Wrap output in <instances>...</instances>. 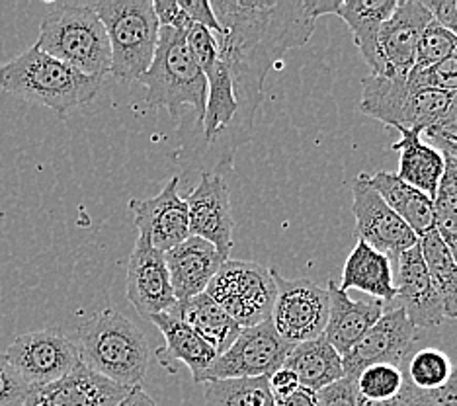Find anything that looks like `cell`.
Here are the masks:
<instances>
[{
  "label": "cell",
  "instance_id": "1",
  "mask_svg": "<svg viewBox=\"0 0 457 406\" xmlns=\"http://www.w3.org/2000/svg\"><path fill=\"white\" fill-rule=\"evenodd\" d=\"M221 34L215 36L233 79L237 116L248 129L264 100V80L286 51L303 47L317 20L305 0H210Z\"/></svg>",
  "mask_w": 457,
  "mask_h": 406
},
{
  "label": "cell",
  "instance_id": "2",
  "mask_svg": "<svg viewBox=\"0 0 457 406\" xmlns=\"http://www.w3.org/2000/svg\"><path fill=\"white\" fill-rule=\"evenodd\" d=\"M102 79L88 77L67 62L44 54L37 46L0 65V88L65 116L96 98Z\"/></svg>",
  "mask_w": 457,
  "mask_h": 406
},
{
  "label": "cell",
  "instance_id": "3",
  "mask_svg": "<svg viewBox=\"0 0 457 406\" xmlns=\"http://www.w3.org/2000/svg\"><path fill=\"white\" fill-rule=\"evenodd\" d=\"M80 360L121 387H139L149 368V344L137 325L106 309L79 327Z\"/></svg>",
  "mask_w": 457,
  "mask_h": 406
},
{
  "label": "cell",
  "instance_id": "4",
  "mask_svg": "<svg viewBox=\"0 0 457 406\" xmlns=\"http://www.w3.org/2000/svg\"><path fill=\"white\" fill-rule=\"evenodd\" d=\"M186 31L188 29H159L157 51L139 82L147 88V108H166L174 120H179L180 110L190 106L195 112L197 125H202L207 104V80L188 47Z\"/></svg>",
  "mask_w": 457,
  "mask_h": 406
},
{
  "label": "cell",
  "instance_id": "5",
  "mask_svg": "<svg viewBox=\"0 0 457 406\" xmlns=\"http://www.w3.org/2000/svg\"><path fill=\"white\" fill-rule=\"evenodd\" d=\"M36 46L44 54L88 77L104 80L110 75L112 51L108 34L90 4H51L41 20Z\"/></svg>",
  "mask_w": 457,
  "mask_h": 406
},
{
  "label": "cell",
  "instance_id": "6",
  "mask_svg": "<svg viewBox=\"0 0 457 406\" xmlns=\"http://www.w3.org/2000/svg\"><path fill=\"white\" fill-rule=\"evenodd\" d=\"M106 28L112 69L120 82L139 80L151 67L159 44V20L153 0H102L90 4Z\"/></svg>",
  "mask_w": 457,
  "mask_h": 406
},
{
  "label": "cell",
  "instance_id": "7",
  "mask_svg": "<svg viewBox=\"0 0 457 406\" xmlns=\"http://www.w3.org/2000/svg\"><path fill=\"white\" fill-rule=\"evenodd\" d=\"M205 294L241 328L270 320L276 301L272 269L248 260H227L210 281Z\"/></svg>",
  "mask_w": 457,
  "mask_h": 406
},
{
  "label": "cell",
  "instance_id": "8",
  "mask_svg": "<svg viewBox=\"0 0 457 406\" xmlns=\"http://www.w3.org/2000/svg\"><path fill=\"white\" fill-rule=\"evenodd\" d=\"M272 278L276 301L270 320L278 335L292 346L323 336L330 307L327 287L311 279H287L278 269H272Z\"/></svg>",
  "mask_w": 457,
  "mask_h": 406
},
{
  "label": "cell",
  "instance_id": "9",
  "mask_svg": "<svg viewBox=\"0 0 457 406\" xmlns=\"http://www.w3.org/2000/svg\"><path fill=\"white\" fill-rule=\"evenodd\" d=\"M292 348V344L278 335L272 320L243 328L228 350L217 356L213 366L204 373L202 383L270 377L284 368Z\"/></svg>",
  "mask_w": 457,
  "mask_h": 406
},
{
  "label": "cell",
  "instance_id": "10",
  "mask_svg": "<svg viewBox=\"0 0 457 406\" xmlns=\"http://www.w3.org/2000/svg\"><path fill=\"white\" fill-rule=\"evenodd\" d=\"M352 187V211L356 217L358 241H363L378 253L386 254L391 264L397 266L404 250L419 244V236L412 228L395 213L386 200L373 190L368 182V174H360L350 182Z\"/></svg>",
  "mask_w": 457,
  "mask_h": 406
},
{
  "label": "cell",
  "instance_id": "11",
  "mask_svg": "<svg viewBox=\"0 0 457 406\" xmlns=\"http://www.w3.org/2000/svg\"><path fill=\"white\" fill-rule=\"evenodd\" d=\"M186 41L207 80V104L202 128L205 139L213 143L237 118L238 104L233 79L221 55L220 44L210 29L192 24L186 31Z\"/></svg>",
  "mask_w": 457,
  "mask_h": 406
},
{
  "label": "cell",
  "instance_id": "12",
  "mask_svg": "<svg viewBox=\"0 0 457 406\" xmlns=\"http://www.w3.org/2000/svg\"><path fill=\"white\" fill-rule=\"evenodd\" d=\"M4 353L29 387L63 379L82 363L77 342L54 328L28 332L14 338Z\"/></svg>",
  "mask_w": 457,
  "mask_h": 406
},
{
  "label": "cell",
  "instance_id": "13",
  "mask_svg": "<svg viewBox=\"0 0 457 406\" xmlns=\"http://www.w3.org/2000/svg\"><path fill=\"white\" fill-rule=\"evenodd\" d=\"M432 14L420 0H399L391 18L383 24L378 41L376 77H409L417 57V47Z\"/></svg>",
  "mask_w": 457,
  "mask_h": 406
},
{
  "label": "cell",
  "instance_id": "14",
  "mask_svg": "<svg viewBox=\"0 0 457 406\" xmlns=\"http://www.w3.org/2000/svg\"><path fill=\"white\" fill-rule=\"evenodd\" d=\"M414 340H417V327L401 307H393L383 312V317L346 356H342L345 375L356 379L363 369L378 363L401 368V363L409 358Z\"/></svg>",
  "mask_w": 457,
  "mask_h": 406
},
{
  "label": "cell",
  "instance_id": "15",
  "mask_svg": "<svg viewBox=\"0 0 457 406\" xmlns=\"http://www.w3.org/2000/svg\"><path fill=\"white\" fill-rule=\"evenodd\" d=\"M186 205L190 217V235L212 243L217 253L228 260L233 250L235 219L228 186L223 176L217 170L202 172L200 184L186 197Z\"/></svg>",
  "mask_w": 457,
  "mask_h": 406
},
{
  "label": "cell",
  "instance_id": "16",
  "mask_svg": "<svg viewBox=\"0 0 457 406\" xmlns=\"http://www.w3.org/2000/svg\"><path fill=\"white\" fill-rule=\"evenodd\" d=\"M128 301L141 317L161 315L176 305L164 254L139 235L128 262Z\"/></svg>",
  "mask_w": 457,
  "mask_h": 406
},
{
  "label": "cell",
  "instance_id": "17",
  "mask_svg": "<svg viewBox=\"0 0 457 406\" xmlns=\"http://www.w3.org/2000/svg\"><path fill=\"white\" fill-rule=\"evenodd\" d=\"M129 210L139 235L147 236L162 254L190 236L188 205L179 194V176L170 178L151 200H131Z\"/></svg>",
  "mask_w": 457,
  "mask_h": 406
},
{
  "label": "cell",
  "instance_id": "18",
  "mask_svg": "<svg viewBox=\"0 0 457 406\" xmlns=\"http://www.w3.org/2000/svg\"><path fill=\"white\" fill-rule=\"evenodd\" d=\"M128 393L80 363L63 379L29 389L24 406H118Z\"/></svg>",
  "mask_w": 457,
  "mask_h": 406
},
{
  "label": "cell",
  "instance_id": "19",
  "mask_svg": "<svg viewBox=\"0 0 457 406\" xmlns=\"http://www.w3.org/2000/svg\"><path fill=\"white\" fill-rule=\"evenodd\" d=\"M397 307L417 328H436L444 322L442 301L436 291L419 244L404 250L397 262Z\"/></svg>",
  "mask_w": 457,
  "mask_h": 406
},
{
  "label": "cell",
  "instance_id": "20",
  "mask_svg": "<svg viewBox=\"0 0 457 406\" xmlns=\"http://www.w3.org/2000/svg\"><path fill=\"white\" fill-rule=\"evenodd\" d=\"M164 262L169 268L176 303H179V301L205 294L207 286L227 262V258L217 253L212 243L190 235L184 243L164 253Z\"/></svg>",
  "mask_w": 457,
  "mask_h": 406
},
{
  "label": "cell",
  "instance_id": "21",
  "mask_svg": "<svg viewBox=\"0 0 457 406\" xmlns=\"http://www.w3.org/2000/svg\"><path fill=\"white\" fill-rule=\"evenodd\" d=\"M327 291L330 297V307L323 338L340 356H346L383 317L386 303L371 297L360 301L350 299L346 291H342L332 279L328 281Z\"/></svg>",
  "mask_w": 457,
  "mask_h": 406
},
{
  "label": "cell",
  "instance_id": "22",
  "mask_svg": "<svg viewBox=\"0 0 457 406\" xmlns=\"http://www.w3.org/2000/svg\"><path fill=\"white\" fill-rule=\"evenodd\" d=\"M149 320L164 336V346L157 350L161 366L169 373H176L179 366H186L192 371L194 381L202 383L204 373L217 360L215 350L205 340L197 336L190 327H186L179 319L170 317L169 312L153 315L149 317Z\"/></svg>",
  "mask_w": 457,
  "mask_h": 406
},
{
  "label": "cell",
  "instance_id": "23",
  "mask_svg": "<svg viewBox=\"0 0 457 406\" xmlns=\"http://www.w3.org/2000/svg\"><path fill=\"white\" fill-rule=\"evenodd\" d=\"M417 90L407 77H376L363 80L360 112L395 129L414 128V100Z\"/></svg>",
  "mask_w": 457,
  "mask_h": 406
},
{
  "label": "cell",
  "instance_id": "24",
  "mask_svg": "<svg viewBox=\"0 0 457 406\" xmlns=\"http://www.w3.org/2000/svg\"><path fill=\"white\" fill-rule=\"evenodd\" d=\"M338 287L346 294L348 289H360L383 303H393L397 297L391 260L363 241H358L346 258Z\"/></svg>",
  "mask_w": 457,
  "mask_h": 406
},
{
  "label": "cell",
  "instance_id": "25",
  "mask_svg": "<svg viewBox=\"0 0 457 406\" xmlns=\"http://www.w3.org/2000/svg\"><path fill=\"white\" fill-rule=\"evenodd\" d=\"M166 312L190 327L197 336L210 344L217 356L227 352L243 330L207 294L179 301Z\"/></svg>",
  "mask_w": 457,
  "mask_h": 406
},
{
  "label": "cell",
  "instance_id": "26",
  "mask_svg": "<svg viewBox=\"0 0 457 406\" xmlns=\"http://www.w3.org/2000/svg\"><path fill=\"white\" fill-rule=\"evenodd\" d=\"M397 131L401 133V139L393 143V149L401 154L397 176L403 182L417 187V190L434 200L444 174L442 153L432 147L430 143L422 141V133L419 131Z\"/></svg>",
  "mask_w": 457,
  "mask_h": 406
},
{
  "label": "cell",
  "instance_id": "27",
  "mask_svg": "<svg viewBox=\"0 0 457 406\" xmlns=\"http://www.w3.org/2000/svg\"><path fill=\"white\" fill-rule=\"evenodd\" d=\"M284 368L297 375L301 387L315 393L346 377L342 356L323 336L294 346L284 361Z\"/></svg>",
  "mask_w": 457,
  "mask_h": 406
},
{
  "label": "cell",
  "instance_id": "28",
  "mask_svg": "<svg viewBox=\"0 0 457 406\" xmlns=\"http://www.w3.org/2000/svg\"><path fill=\"white\" fill-rule=\"evenodd\" d=\"M370 186L376 190L391 210L407 223L419 238L434 228L432 200L417 187L403 182L397 174L379 170L368 176Z\"/></svg>",
  "mask_w": 457,
  "mask_h": 406
},
{
  "label": "cell",
  "instance_id": "29",
  "mask_svg": "<svg viewBox=\"0 0 457 406\" xmlns=\"http://www.w3.org/2000/svg\"><path fill=\"white\" fill-rule=\"evenodd\" d=\"M395 8H397V0H342L337 12L350 28L361 59L368 62L371 72L378 67L379 31Z\"/></svg>",
  "mask_w": 457,
  "mask_h": 406
},
{
  "label": "cell",
  "instance_id": "30",
  "mask_svg": "<svg viewBox=\"0 0 457 406\" xmlns=\"http://www.w3.org/2000/svg\"><path fill=\"white\" fill-rule=\"evenodd\" d=\"M428 137L436 141L438 145L436 149L444 156V174L432 200L434 231L440 235L457 262V147L438 135H428Z\"/></svg>",
  "mask_w": 457,
  "mask_h": 406
},
{
  "label": "cell",
  "instance_id": "31",
  "mask_svg": "<svg viewBox=\"0 0 457 406\" xmlns=\"http://www.w3.org/2000/svg\"><path fill=\"white\" fill-rule=\"evenodd\" d=\"M419 248L432 284L438 291L444 317L457 319V262L453 254L434 228L419 238Z\"/></svg>",
  "mask_w": 457,
  "mask_h": 406
},
{
  "label": "cell",
  "instance_id": "32",
  "mask_svg": "<svg viewBox=\"0 0 457 406\" xmlns=\"http://www.w3.org/2000/svg\"><path fill=\"white\" fill-rule=\"evenodd\" d=\"M205 406H276L268 377L205 383Z\"/></svg>",
  "mask_w": 457,
  "mask_h": 406
},
{
  "label": "cell",
  "instance_id": "33",
  "mask_svg": "<svg viewBox=\"0 0 457 406\" xmlns=\"http://www.w3.org/2000/svg\"><path fill=\"white\" fill-rule=\"evenodd\" d=\"M401 371L411 387L432 393L444 387L450 379L452 360L438 348H422L401 363Z\"/></svg>",
  "mask_w": 457,
  "mask_h": 406
},
{
  "label": "cell",
  "instance_id": "34",
  "mask_svg": "<svg viewBox=\"0 0 457 406\" xmlns=\"http://www.w3.org/2000/svg\"><path fill=\"white\" fill-rule=\"evenodd\" d=\"M404 385L401 368L378 363L363 369L356 377L358 394L370 401H391L397 399Z\"/></svg>",
  "mask_w": 457,
  "mask_h": 406
},
{
  "label": "cell",
  "instance_id": "35",
  "mask_svg": "<svg viewBox=\"0 0 457 406\" xmlns=\"http://www.w3.org/2000/svg\"><path fill=\"white\" fill-rule=\"evenodd\" d=\"M455 54H457V36H453L450 29L442 28L432 20V22L422 31L412 69L434 67Z\"/></svg>",
  "mask_w": 457,
  "mask_h": 406
},
{
  "label": "cell",
  "instance_id": "36",
  "mask_svg": "<svg viewBox=\"0 0 457 406\" xmlns=\"http://www.w3.org/2000/svg\"><path fill=\"white\" fill-rule=\"evenodd\" d=\"M407 80L414 88L457 92V54L428 69H412Z\"/></svg>",
  "mask_w": 457,
  "mask_h": 406
},
{
  "label": "cell",
  "instance_id": "37",
  "mask_svg": "<svg viewBox=\"0 0 457 406\" xmlns=\"http://www.w3.org/2000/svg\"><path fill=\"white\" fill-rule=\"evenodd\" d=\"M29 389L32 387L8 361L6 353L0 352V406H24Z\"/></svg>",
  "mask_w": 457,
  "mask_h": 406
},
{
  "label": "cell",
  "instance_id": "38",
  "mask_svg": "<svg viewBox=\"0 0 457 406\" xmlns=\"http://www.w3.org/2000/svg\"><path fill=\"white\" fill-rule=\"evenodd\" d=\"M319 406H356L358 387L356 379L345 377L317 393Z\"/></svg>",
  "mask_w": 457,
  "mask_h": 406
},
{
  "label": "cell",
  "instance_id": "39",
  "mask_svg": "<svg viewBox=\"0 0 457 406\" xmlns=\"http://www.w3.org/2000/svg\"><path fill=\"white\" fill-rule=\"evenodd\" d=\"M176 3H179L182 12L186 14V18H188L192 24L210 29L213 36L221 34L220 22H217V18L213 14L210 0H176Z\"/></svg>",
  "mask_w": 457,
  "mask_h": 406
},
{
  "label": "cell",
  "instance_id": "40",
  "mask_svg": "<svg viewBox=\"0 0 457 406\" xmlns=\"http://www.w3.org/2000/svg\"><path fill=\"white\" fill-rule=\"evenodd\" d=\"M153 8L161 28L188 29L192 26V22L186 18V14L182 12V8L179 6L176 0H153Z\"/></svg>",
  "mask_w": 457,
  "mask_h": 406
},
{
  "label": "cell",
  "instance_id": "41",
  "mask_svg": "<svg viewBox=\"0 0 457 406\" xmlns=\"http://www.w3.org/2000/svg\"><path fill=\"white\" fill-rule=\"evenodd\" d=\"M422 4L432 14L436 24L457 36V0H424Z\"/></svg>",
  "mask_w": 457,
  "mask_h": 406
},
{
  "label": "cell",
  "instance_id": "42",
  "mask_svg": "<svg viewBox=\"0 0 457 406\" xmlns=\"http://www.w3.org/2000/svg\"><path fill=\"white\" fill-rule=\"evenodd\" d=\"M268 385H270V391H272V394H274V399L282 401V399L292 397L295 391H299L301 381L292 369L279 368L278 371L270 375Z\"/></svg>",
  "mask_w": 457,
  "mask_h": 406
},
{
  "label": "cell",
  "instance_id": "43",
  "mask_svg": "<svg viewBox=\"0 0 457 406\" xmlns=\"http://www.w3.org/2000/svg\"><path fill=\"white\" fill-rule=\"evenodd\" d=\"M426 135H438V137L457 143V92L453 94V100L450 104L448 112H445V116L440 120V123L436 125V128L426 131Z\"/></svg>",
  "mask_w": 457,
  "mask_h": 406
},
{
  "label": "cell",
  "instance_id": "44",
  "mask_svg": "<svg viewBox=\"0 0 457 406\" xmlns=\"http://www.w3.org/2000/svg\"><path fill=\"white\" fill-rule=\"evenodd\" d=\"M434 406H457V361L452 363L450 379L438 391L428 393Z\"/></svg>",
  "mask_w": 457,
  "mask_h": 406
},
{
  "label": "cell",
  "instance_id": "45",
  "mask_svg": "<svg viewBox=\"0 0 457 406\" xmlns=\"http://www.w3.org/2000/svg\"><path fill=\"white\" fill-rule=\"evenodd\" d=\"M399 401H401L399 406H434L432 401L428 399V393L417 391L414 387H411L407 381H404V385H403Z\"/></svg>",
  "mask_w": 457,
  "mask_h": 406
},
{
  "label": "cell",
  "instance_id": "46",
  "mask_svg": "<svg viewBox=\"0 0 457 406\" xmlns=\"http://www.w3.org/2000/svg\"><path fill=\"white\" fill-rule=\"evenodd\" d=\"M276 406H319L317 393L307 387H299V391H295L292 397L276 401Z\"/></svg>",
  "mask_w": 457,
  "mask_h": 406
},
{
  "label": "cell",
  "instance_id": "47",
  "mask_svg": "<svg viewBox=\"0 0 457 406\" xmlns=\"http://www.w3.org/2000/svg\"><path fill=\"white\" fill-rule=\"evenodd\" d=\"M342 0H305L307 12L311 14V18H320L327 14H337L340 8Z\"/></svg>",
  "mask_w": 457,
  "mask_h": 406
},
{
  "label": "cell",
  "instance_id": "48",
  "mask_svg": "<svg viewBox=\"0 0 457 406\" xmlns=\"http://www.w3.org/2000/svg\"><path fill=\"white\" fill-rule=\"evenodd\" d=\"M118 406H159L157 402H154L147 393L143 391V387L139 385V387H133L129 389V393L126 394V399H123Z\"/></svg>",
  "mask_w": 457,
  "mask_h": 406
},
{
  "label": "cell",
  "instance_id": "49",
  "mask_svg": "<svg viewBox=\"0 0 457 406\" xmlns=\"http://www.w3.org/2000/svg\"><path fill=\"white\" fill-rule=\"evenodd\" d=\"M401 401L397 399H391V401H370V399H363L358 394V402L356 406H399Z\"/></svg>",
  "mask_w": 457,
  "mask_h": 406
}]
</instances>
